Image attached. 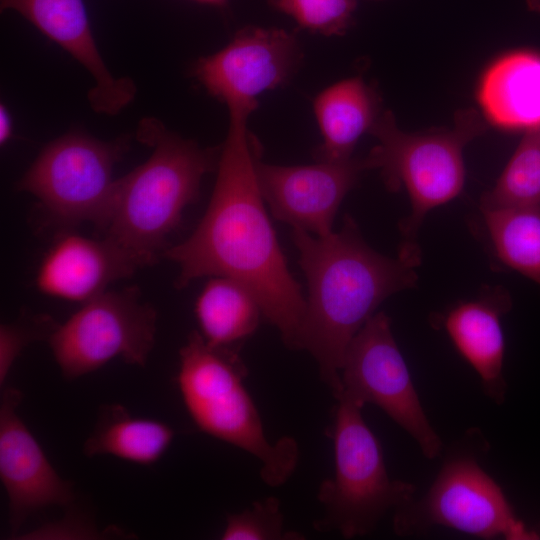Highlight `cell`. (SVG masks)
Masks as SVG:
<instances>
[{
    "mask_svg": "<svg viewBox=\"0 0 540 540\" xmlns=\"http://www.w3.org/2000/svg\"><path fill=\"white\" fill-rule=\"evenodd\" d=\"M244 114H229L214 190L193 233L162 257L179 267L176 286L206 276H226L257 299L262 315L284 344L298 349L306 298L287 266L264 206L256 164L260 149Z\"/></svg>",
    "mask_w": 540,
    "mask_h": 540,
    "instance_id": "cell-1",
    "label": "cell"
},
{
    "mask_svg": "<svg viewBox=\"0 0 540 540\" xmlns=\"http://www.w3.org/2000/svg\"><path fill=\"white\" fill-rule=\"evenodd\" d=\"M292 240L308 287L298 349L314 357L337 398L350 342L387 297L416 285L420 253L408 246L397 258L376 252L350 216L338 232L316 236L293 229Z\"/></svg>",
    "mask_w": 540,
    "mask_h": 540,
    "instance_id": "cell-2",
    "label": "cell"
},
{
    "mask_svg": "<svg viewBox=\"0 0 540 540\" xmlns=\"http://www.w3.org/2000/svg\"><path fill=\"white\" fill-rule=\"evenodd\" d=\"M136 136L152 153L116 179L103 233L152 265L168 248L184 209L198 199L202 178L218 164V151L182 138L156 118L143 119Z\"/></svg>",
    "mask_w": 540,
    "mask_h": 540,
    "instance_id": "cell-3",
    "label": "cell"
},
{
    "mask_svg": "<svg viewBox=\"0 0 540 540\" xmlns=\"http://www.w3.org/2000/svg\"><path fill=\"white\" fill-rule=\"evenodd\" d=\"M179 356V389L199 429L255 456L266 484L285 483L297 465V443L289 437L274 443L266 438L244 385L246 367L233 346L210 345L192 331Z\"/></svg>",
    "mask_w": 540,
    "mask_h": 540,
    "instance_id": "cell-4",
    "label": "cell"
},
{
    "mask_svg": "<svg viewBox=\"0 0 540 540\" xmlns=\"http://www.w3.org/2000/svg\"><path fill=\"white\" fill-rule=\"evenodd\" d=\"M486 123L474 109L456 113L451 128L424 133L401 130L391 111H384L370 134L377 144L364 157L368 170L378 169L386 187H404L411 213L401 222L405 243L414 239L432 209L457 197L465 181L463 150L486 130Z\"/></svg>",
    "mask_w": 540,
    "mask_h": 540,
    "instance_id": "cell-5",
    "label": "cell"
},
{
    "mask_svg": "<svg viewBox=\"0 0 540 540\" xmlns=\"http://www.w3.org/2000/svg\"><path fill=\"white\" fill-rule=\"evenodd\" d=\"M332 438L335 472L323 481L318 500L324 508L318 531H337L344 538L369 534L389 510L414 499L413 484L392 479L381 445L363 419L362 407L340 397Z\"/></svg>",
    "mask_w": 540,
    "mask_h": 540,
    "instance_id": "cell-6",
    "label": "cell"
},
{
    "mask_svg": "<svg viewBox=\"0 0 540 540\" xmlns=\"http://www.w3.org/2000/svg\"><path fill=\"white\" fill-rule=\"evenodd\" d=\"M129 139L98 140L73 131L47 144L17 184L33 195L47 221L67 231L89 222L101 232L109 222L115 165Z\"/></svg>",
    "mask_w": 540,
    "mask_h": 540,
    "instance_id": "cell-7",
    "label": "cell"
},
{
    "mask_svg": "<svg viewBox=\"0 0 540 540\" xmlns=\"http://www.w3.org/2000/svg\"><path fill=\"white\" fill-rule=\"evenodd\" d=\"M394 512L393 529L401 536L442 526L483 539L540 538L516 517L501 486L481 467L477 456L462 448L446 457L422 498Z\"/></svg>",
    "mask_w": 540,
    "mask_h": 540,
    "instance_id": "cell-8",
    "label": "cell"
},
{
    "mask_svg": "<svg viewBox=\"0 0 540 540\" xmlns=\"http://www.w3.org/2000/svg\"><path fill=\"white\" fill-rule=\"evenodd\" d=\"M157 311L138 287L106 290L83 303L48 340L66 380H75L120 357L145 366L154 347Z\"/></svg>",
    "mask_w": 540,
    "mask_h": 540,
    "instance_id": "cell-9",
    "label": "cell"
},
{
    "mask_svg": "<svg viewBox=\"0 0 540 540\" xmlns=\"http://www.w3.org/2000/svg\"><path fill=\"white\" fill-rule=\"evenodd\" d=\"M341 392L360 407L382 409L418 444L423 456L434 459L443 443L431 425L392 333L389 317L377 312L350 342L341 367Z\"/></svg>",
    "mask_w": 540,
    "mask_h": 540,
    "instance_id": "cell-10",
    "label": "cell"
},
{
    "mask_svg": "<svg viewBox=\"0 0 540 540\" xmlns=\"http://www.w3.org/2000/svg\"><path fill=\"white\" fill-rule=\"evenodd\" d=\"M302 60L296 37L283 29L245 27L214 54L199 58L193 76L230 113L251 115L258 97L286 84Z\"/></svg>",
    "mask_w": 540,
    "mask_h": 540,
    "instance_id": "cell-11",
    "label": "cell"
},
{
    "mask_svg": "<svg viewBox=\"0 0 540 540\" xmlns=\"http://www.w3.org/2000/svg\"><path fill=\"white\" fill-rule=\"evenodd\" d=\"M256 170L262 196L276 219L326 236L333 232L342 200L368 168L364 158L298 166L267 164L259 158Z\"/></svg>",
    "mask_w": 540,
    "mask_h": 540,
    "instance_id": "cell-12",
    "label": "cell"
},
{
    "mask_svg": "<svg viewBox=\"0 0 540 540\" xmlns=\"http://www.w3.org/2000/svg\"><path fill=\"white\" fill-rule=\"evenodd\" d=\"M22 392L2 390L0 401V478L9 501L11 535L17 536L27 517L48 506L69 507L75 500L72 483L53 468L41 446L18 415Z\"/></svg>",
    "mask_w": 540,
    "mask_h": 540,
    "instance_id": "cell-13",
    "label": "cell"
},
{
    "mask_svg": "<svg viewBox=\"0 0 540 540\" xmlns=\"http://www.w3.org/2000/svg\"><path fill=\"white\" fill-rule=\"evenodd\" d=\"M0 9L18 12L87 69L94 79L88 100L95 112L114 116L132 102L136 86L130 78H115L105 65L83 0H0Z\"/></svg>",
    "mask_w": 540,
    "mask_h": 540,
    "instance_id": "cell-14",
    "label": "cell"
},
{
    "mask_svg": "<svg viewBox=\"0 0 540 540\" xmlns=\"http://www.w3.org/2000/svg\"><path fill=\"white\" fill-rule=\"evenodd\" d=\"M149 266L112 239L63 231L45 254L35 277L45 295L85 303L121 279Z\"/></svg>",
    "mask_w": 540,
    "mask_h": 540,
    "instance_id": "cell-15",
    "label": "cell"
},
{
    "mask_svg": "<svg viewBox=\"0 0 540 540\" xmlns=\"http://www.w3.org/2000/svg\"><path fill=\"white\" fill-rule=\"evenodd\" d=\"M510 308V296L497 288L477 299L457 303L442 319L454 347L476 371L484 393L497 404L504 402L507 390L501 317Z\"/></svg>",
    "mask_w": 540,
    "mask_h": 540,
    "instance_id": "cell-16",
    "label": "cell"
},
{
    "mask_svg": "<svg viewBox=\"0 0 540 540\" xmlns=\"http://www.w3.org/2000/svg\"><path fill=\"white\" fill-rule=\"evenodd\" d=\"M488 122L505 130L540 127V54L513 51L494 61L478 86Z\"/></svg>",
    "mask_w": 540,
    "mask_h": 540,
    "instance_id": "cell-17",
    "label": "cell"
},
{
    "mask_svg": "<svg viewBox=\"0 0 540 540\" xmlns=\"http://www.w3.org/2000/svg\"><path fill=\"white\" fill-rule=\"evenodd\" d=\"M376 91L361 77L336 82L314 99V115L322 136L317 149L319 161L352 158L358 140L370 133L383 113Z\"/></svg>",
    "mask_w": 540,
    "mask_h": 540,
    "instance_id": "cell-18",
    "label": "cell"
},
{
    "mask_svg": "<svg viewBox=\"0 0 540 540\" xmlns=\"http://www.w3.org/2000/svg\"><path fill=\"white\" fill-rule=\"evenodd\" d=\"M175 435L165 423L133 417L120 404L104 405L96 425L83 445L87 457L112 455L141 465H151L164 454Z\"/></svg>",
    "mask_w": 540,
    "mask_h": 540,
    "instance_id": "cell-19",
    "label": "cell"
},
{
    "mask_svg": "<svg viewBox=\"0 0 540 540\" xmlns=\"http://www.w3.org/2000/svg\"><path fill=\"white\" fill-rule=\"evenodd\" d=\"M195 314L207 343L230 347L255 332L262 311L255 296L239 281L214 276L197 298Z\"/></svg>",
    "mask_w": 540,
    "mask_h": 540,
    "instance_id": "cell-20",
    "label": "cell"
},
{
    "mask_svg": "<svg viewBox=\"0 0 540 540\" xmlns=\"http://www.w3.org/2000/svg\"><path fill=\"white\" fill-rule=\"evenodd\" d=\"M481 211L496 257L540 285V206Z\"/></svg>",
    "mask_w": 540,
    "mask_h": 540,
    "instance_id": "cell-21",
    "label": "cell"
},
{
    "mask_svg": "<svg viewBox=\"0 0 540 540\" xmlns=\"http://www.w3.org/2000/svg\"><path fill=\"white\" fill-rule=\"evenodd\" d=\"M540 206V127L526 131L480 209Z\"/></svg>",
    "mask_w": 540,
    "mask_h": 540,
    "instance_id": "cell-22",
    "label": "cell"
},
{
    "mask_svg": "<svg viewBox=\"0 0 540 540\" xmlns=\"http://www.w3.org/2000/svg\"><path fill=\"white\" fill-rule=\"evenodd\" d=\"M280 12L308 31L341 36L351 25L356 0H268Z\"/></svg>",
    "mask_w": 540,
    "mask_h": 540,
    "instance_id": "cell-23",
    "label": "cell"
},
{
    "mask_svg": "<svg viewBox=\"0 0 540 540\" xmlns=\"http://www.w3.org/2000/svg\"><path fill=\"white\" fill-rule=\"evenodd\" d=\"M280 502L275 497L258 500L239 513L230 514L221 534L223 540L287 539Z\"/></svg>",
    "mask_w": 540,
    "mask_h": 540,
    "instance_id": "cell-24",
    "label": "cell"
},
{
    "mask_svg": "<svg viewBox=\"0 0 540 540\" xmlns=\"http://www.w3.org/2000/svg\"><path fill=\"white\" fill-rule=\"evenodd\" d=\"M59 324L43 313L23 312L9 323L0 326V386L5 384L7 376L20 355L31 343L47 341Z\"/></svg>",
    "mask_w": 540,
    "mask_h": 540,
    "instance_id": "cell-25",
    "label": "cell"
},
{
    "mask_svg": "<svg viewBox=\"0 0 540 540\" xmlns=\"http://www.w3.org/2000/svg\"><path fill=\"white\" fill-rule=\"evenodd\" d=\"M58 521L45 523L42 526L25 534L18 535V539H101L109 536H119L124 533L116 528L102 531L94 521L79 510H72Z\"/></svg>",
    "mask_w": 540,
    "mask_h": 540,
    "instance_id": "cell-26",
    "label": "cell"
},
{
    "mask_svg": "<svg viewBox=\"0 0 540 540\" xmlns=\"http://www.w3.org/2000/svg\"><path fill=\"white\" fill-rule=\"evenodd\" d=\"M13 133V120L6 105L0 106V143L5 145Z\"/></svg>",
    "mask_w": 540,
    "mask_h": 540,
    "instance_id": "cell-27",
    "label": "cell"
},
{
    "mask_svg": "<svg viewBox=\"0 0 540 540\" xmlns=\"http://www.w3.org/2000/svg\"><path fill=\"white\" fill-rule=\"evenodd\" d=\"M202 4H207L215 7H225L228 3V0H194Z\"/></svg>",
    "mask_w": 540,
    "mask_h": 540,
    "instance_id": "cell-28",
    "label": "cell"
},
{
    "mask_svg": "<svg viewBox=\"0 0 540 540\" xmlns=\"http://www.w3.org/2000/svg\"><path fill=\"white\" fill-rule=\"evenodd\" d=\"M528 7L535 11L540 13V0H526Z\"/></svg>",
    "mask_w": 540,
    "mask_h": 540,
    "instance_id": "cell-29",
    "label": "cell"
},
{
    "mask_svg": "<svg viewBox=\"0 0 540 540\" xmlns=\"http://www.w3.org/2000/svg\"><path fill=\"white\" fill-rule=\"evenodd\" d=\"M372 1H378V0H372Z\"/></svg>",
    "mask_w": 540,
    "mask_h": 540,
    "instance_id": "cell-30",
    "label": "cell"
}]
</instances>
